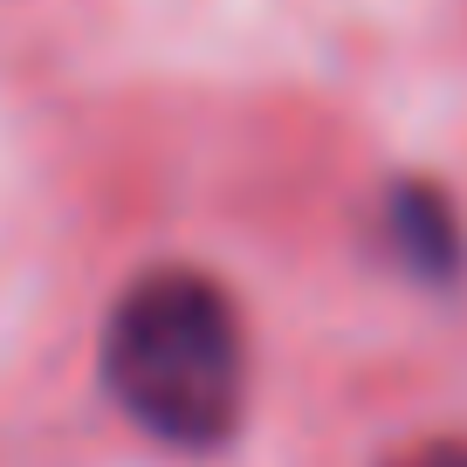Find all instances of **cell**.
<instances>
[{"mask_svg": "<svg viewBox=\"0 0 467 467\" xmlns=\"http://www.w3.org/2000/svg\"><path fill=\"white\" fill-rule=\"evenodd\" d=\"M103 385L145 433L172 447L227 440L248 392V344L234 303L186 268L131 282L103 330Z\"/></svg>", "mask_w": 467, "mask_h": 467, "instance_id": "obj_1", "label": "cell"}, {"mask_svg": "<svg viewBox=\"0 0 467 467\" xmlns=\"http://www.w3.org/2000/svg\"><path fill=\"white\" fill-rule=\"evenodd\" d=\"M392 234H399V248H406V262L420 275L447 282L461 268V227H453V206L433 186H399L392 192Z\"/></svg>", "mask_w": 467, "mask_h": 467, "instance_id": "obj_2", "label": "cell"}, {"mask_svg": "<svg viewBox=\"0 0 467 467\" xmlns=\"http://www.w3.org/2000/svg\"><path fill=\"white\" fill-rule=\"evenodd\" d=\"M392 467H467V447H412Z\"/></svg>", "mask_w": 467, "mask_h": 467, "instance_id": "obj_3", "label": "cell"}]
</instances>
